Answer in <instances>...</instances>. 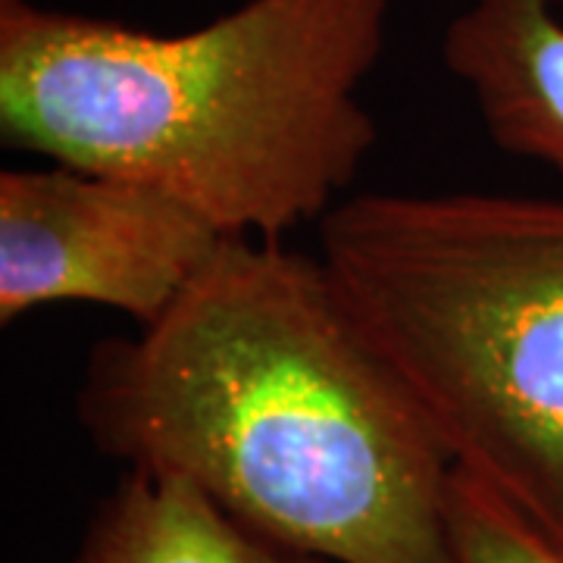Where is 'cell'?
Returning a JSON list of instances; mask_svg holds the SVG:
<instances>
[{"mask_svg":"<svg viewBox=\"0 0 563 563\" xmlns=\"http://www.w3.org/2000/svg\"><path fill=\"white\" fill-rule=\"evenodd\" d=\"M88 439L322 563H457L454 461L322 257L229 239L161 320L98 344Z\"/></svg>","mask_w":563,"mask_h":563,"instance_id":"cell-1","label":"cell"},{"mask_svg":"<svg viewBox=\"0 0 563 563\" xmlns=\"http://www.w3.org/2000/svg\"><path fill=\"white\" fill-rule=\"evenodd\" d=\"M391 0H244L188 32L0 0V135L151 185L225 239L282 242L376 147L361 91Z\"/></svg>","mask_w":563,"mask_h":563,"instance_id":"cell-2","label":"cell"},{"mask_svg":"<svg viewBox=\"0 0 563 563\" xmlns=\"http://www.w3.org/2000/svg\"><path fill=\"white\" fill-rule=\"evenodd\" d=\"M320 257L454 466L563 554V201L366 191Z\"/></svg>","mask_w":563,"mask_h":563,"instance_id":"cell-3","label":"cell"},{"mask_svg":"<svg viewBox=\"0 0 563 563\" xmlns=\"http://www.w3.org/2000/svg\"><path fill=\"white\" fill-rule=\"evenodd\" d=\"M229 242L141 181L51 166L0 173V322L51 303H98L151 325Z\"/></svg>","mask_w":563,"mask_h":563,"instance_id":"cell-4","label":"cell"},{"mask_svg":"<svg viewBox=\"0 0 563 563\" xmlns=\"http://www.w3.org/2000/svg\"><path fill=\"white\" fill-rule=\"evenodd\" d=\"M442 60L501 151L563 179V20L554 0H473L448 22Z\"/></svg>","mask_w":563,"mask_h":563,"instance_id":"cell-5","label":"cell"},{"mask_svg":"<svg viewBox=\"0 0 563 563\" xmlns=\"http://www.w3.org/2000/svg\"><path fill=\"white\" fill-rule=\"evenodd\" d=\"M69 563H322L257 536L185 479L125 470Z\"/></svg>","mask_w":563,"mask_h":563,"instance_id":"cell-6","label":"cell"},{"mask_svg":"<svg viewBox=\"0 0 563 563\" xmlns=\"http://www.w3.org/2000/svg\"><path fill=\"white\" fill-rule=\"evenodd\" d=\"M451 544L457 563H563V554L498 492L454 466L448 492Z\"/></svg>","mask_w":563,"mask_h":563,"instance_id":"cell-7","label":"cell"}]
</instances>
